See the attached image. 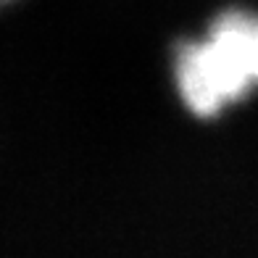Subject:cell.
Returning <instances> with one entry per match:
<instances>
[{"mask_svg":"<svg viewBox=\"0 0 258 258\" xmlns=\"http://www.w3.org/2000/svg\"><path fill=\"white\" fill-rule=\"evenodd\" d=\"M11 3V0H0V8H3V6H8Z\"/></svg>","mask_w":258,"mask_h":258,"instance_id":"obj_2","label":"cell"},{"mask_svg":"<svg viewBox=\"0 0 258 258\" xmlns=\"http://www.w3.org/2000/svg\"><path fill=\"white\" fill-rule=\"evenodd\" d=\"M174 79L184 105L201 119L250 95L258 87V14L227 11L203 40L179 45Z\"/></svg>","mask_w":258,"mask_h":258,"instance_id":"obj_1","label":"cell"}]
</instances>
